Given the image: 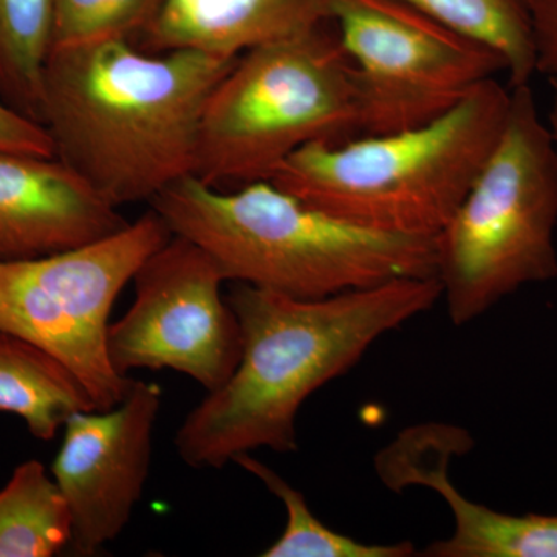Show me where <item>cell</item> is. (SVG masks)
<instances>
[{"mask_svg": "<svg viewBox=\"0 0 557 557\" xmlns=\"http://www.w3.org/2000/svg\"><path fill=\"white\" fill-rule=\"evenodd\" d=\"M361 134L357 69L330 21L242 54L201 112L194 175L214 188L244 186L310 143Z\"/></svg>", "mask_w": 557, "mask_h": 557, "instance_id": "5", "label": "cell"}, {"mask_svg": "<svg viewBox=\"0 0 557 557\" xmlns=\"http://www.w3.org/2000/svg\"><path fill=\"white\" fill-rule=\"evenodd\" d=\"M226 282L218 262L199 245L172 234L134 276L135 299L109 324L110 364L132 370L170 369L212 392L239 364V319L223 298Z\"/></svg>", "mask_w": 557, "mask_h": 557, "instance_id": "9", "label": "cell"}, {"mask_svg": "<svg viewBox=\"0 0 557 557\" xmlns=\"http://www.w3.org/2000/svg\"><path fill=\"white\" fill-rule=\"evenodd\" d=\"M509 104L511 87L487 79L421 126L310 143L269 182L351 225L435 237L496 146Z\"/></svg>", "mask_w": 557, "mask_h": 557, "instance_id": "4", "label": "cell"}, {"mask_svg": "<svg viewBox=\"0 0 557 557\" xmlns=\"http://www.w3.org/2000/svg\"><path fill=\"white\" fill-rule=\"evenodd\" d=\"M432 20L485 44L505 62L508 86L537 75L527 0H399Z\"/></svg>", "mask_w": 557, "mask_h": 557, "instance_id": "16", "label": "cell"}, {"mask_svg": "<svg viewBox=\"0 0 557 557\" xmlns=\"http://www.w3.org/2000/svg\"><path fill=\"white\" fill-rule=\"evenodd\" d=\"M536 72L557 83V0H527Z\"/></svg>", "mask_w": 557, "mask_h": 557, "instance_id": "21", "label": "cell"}, {"mask_svg": "<svg viewBox=\"0 0 557 557\" xmlns=\"http://www.w3.org/2000/svg\"><path fill=\"white\" fill-rule=\"evenodd\" d=\"M239 319V364L208 392L175 435L190 468L222 469L259 448L298 450L299 410L358 364L373 344L442 299L437 277H406L319 299L236 282L226 296Z\"/></svg>", "mask_w": 557, "mask_h": 557, "instance_id": "1", "label": "cell"}, {"mask_svg": "<svg viewBox=\"0 0 557 557\" xmlns=\"http://www.w3.org/2000/svg\"><path fill=\"white\" fill-rule=\"evenodd\" d=\"M0 150L57 157L53 141L46 127L38 121L22 115L2 100H0Z\"/></svg>", "mask_w": 557, "mask_h": 557, "instance_id": "20", "label": "cell"}, {"mask_svg": "<svg viewBox=\"0 0 557 557\" xmlns=\"http://www.w3.org/2000/svg\"><path fill=\"white\" fill-rule=\"evenodd\" d=\"M72 544V516L39 460L14 468L0 490V557H51Z\"/></svg>", "mask_w": 557, "mask_h": 557, "instance_id": "15", "label": "cell"}, {"mask_svg": "<svg viewBox=\"0 0 557 557\" xmlns=\"http://www.w3.org/2000/svg\"><path fill=\"white\" fill-rule=\"evenodd\" d=\"M172 234L199 245L226 281L319 299L395 278L437 277L435 237L351 225L269 180L234 190L196 175L150 200Z\"/></svg>", "mask_w": 557, "mask_h": 557, "instance_id": "3", "label": "cell"}, {"mask_svg": "<svg viewBox=\"0 0 557 557\" xmlns=\"http://www.w3.org/2000/svg\"><path fill=\"white\" fill-rule=\"evenodd\" d=\"M330 21V0H160L135 46L239 58Z\"/></svg>", "mask_w": 557, "mask_h": 557, "instance_id": "13", "label": "cell"}, {"mask_svg": "<svg viewBox=\"0 0 557 557\" xmlns=\"http://www.w3.org/2000/svg\"><path fill=\"white\" fill-rule=\"evenodd\" d=\"M239 58L148 53L131 39L50 50L40 124L57 159L115 207L150 203L194 175L201 112Z\"/></svg>", "mask_w": 557, "mask_h": 557, "instance_id": "2", "label": "cell"}, {"mask_svg": "<svg viewBox=\"0 0 557 557\" xmlns=\"http://www.w3.org/2000/svg\"><path fill=\"white\" fill-rule=\"evenodd\" d=\"M0 410L22 418L33 437L50 442L73 413L98 409L60 358L0 330Z\"/></svg>", "mask_w": 557, "mask_h": 557, "instance_id": "14", "label": "cell"}, {"mask_svg": "<svg viewBox=\"0 0 557 557\" xmlns=\"http://www.w3.org/2000/svg\"><path fill=\"white\" fill-rule=\"evenodd\" d=\"M172 231L153 212L83 247L0 262V330L46 348L83 381L98 410L119 405L131 381L110 364L106 333L115 300Z\"/></svg>", "mask_w": 557, "mask_h": 557, "instance_id": "7", "label": "cell"}, {"mask_svg": "<svg viewBox=\"0 0 557 557\" xmlns=\"http://www.w3.org/2000/svg\"><path fill=\"white\" fill-rule=\"evenodd\" d=\"M233 463L265 485L284 505L287 522L276 542L270 545L262 557H410L416 556L412 542L398 544H366L357 539L341 534L322 523L311 511L306 497L282 479L276 471L267 467L251 453L239 454Z\"/></svg>", "mask_w": 557, "mask_h": 557, "instance_id": "18", "label": "cell"}, {"mask_svg": "<svg viewBox=\"0 0 557 557\" xmlns=\"http://www.w3.org/2000/svg\"><path fill=\"white\" fill-rule=\"evenodd\" d=\"M161 403L159 384L132 380L119 405L64 424L51 475L69 505L75 555H98L129 523L148 482Z\"/></svg>", "mask_w": 557, "mask_h": 557, "instance_id": "10", "label": "cell"}, {"mask_svg": "<svg viewBox=\"0 0 557 557\" xmlns=\"http://www.w3.org/2000/svg\"><path fill=\"white\" fill-rule=\"evenodd\" d=\"M160 0H51L50 50L137 39Z\"/></svg>", "mask_w": 557, "mask_h": 557, "instance_id": "19", "label": "cell"}, {"mask_svg": "<svg viewBox=\"0 0 557 557\" xmlns=\"http://www.w3.org/2000/svg\"><path fill=\"white\" fill-rule=\"evenodd\" d=\"M51 0H0V100L40 123Z\"/></svg>", "mask_w": 557, "mask_h": 557, "instance_id": "17", "label": "cell"}, {"mask_svg": "<svg viewBox=\"0 0 557 557\" xmlns=\"http://www.w3.org/2000/svg\"><path fill=\"white\" fill-rule=\"evenodd\" d=\"M463 428L428 423L399 432L375 457L388 490L435 491L454 519L453 534L429 545V557H557V515H509L465 497L450 479V460L472 448Z\"/></svg>", "mask_w": 557, "mask_h": 557, "instance_id": "11", "label": "cell"}, {"mask_svg": "<svg viewBox=\"0 0 557 557\" xmlns=\"http://www.w3.org/2000/svg\"><path fill=\"white\" fill-rule=\"evenodd\" d=\"M127 225L120 208L64 161L0 150V262L58 255Z\"/></svg>", "mask_w": 557, "mask_h": 557, "instance_id": "12", "label": "cell"}, {"mask_svg": "<svg viewBox=\"0 0 557 557\" xmlns=\"http://www.w3.org/2000/svg\"><path fill=\"white\" fill-rule=\"evenodd\" d=\"M332 22L357 69L362 134L421 126L505 73L485 44L399 0H330Z\"/></svg>", "mask_w": 557, "mask_h": 557, "instance_id": "8", "label": "cell"}, {"mask_svg": "<svg viewBox=\"0 0 557 557\" xmlns=\"http://www.w3.org/2000/svg\"><path fill=\"white\" fill-rule=\"evenodd\" d=\"M557 150L530 84L511 87L504 131L435 236L450 321L465 325L531 284L557 277Z\"/></svg>", "mask_w": 557, "mask_h": 557, "instance_id": "6", "label": "cell"}, {"mask_svg": "<svg viewBox=\"0 0 557 557\" xmlns=\"http://www.w3.org/2000/svg\"><path fill=\"white\" fill-rule=\"evenodd\" d=\"M555 94H553L552 110L547 120L549 134H552L553 143H555L557 150V83H552Z\"/></svg>", "mask_w": 557, "mask_h": 557, "instance_id": "22", "label": "cell"}]
</instances>
